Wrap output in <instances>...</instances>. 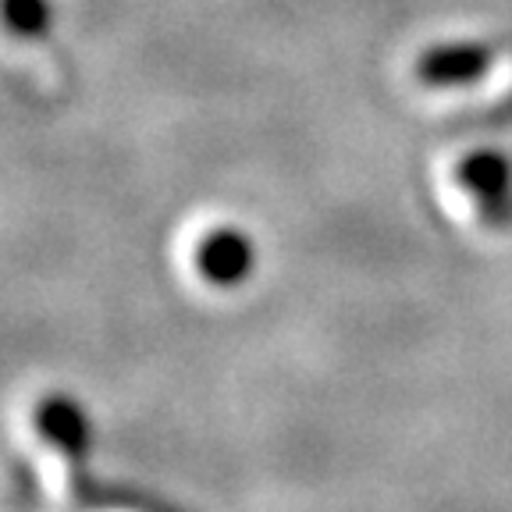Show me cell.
Here are the masks:
<instances>
[{
	"label": "cell",
	"instance_id": "obj_3",
	"mask_svg": "<svg viewBox=\"0 0 512 512\" xmlns=\"http://www.w3.org/2000/svg\"><path fill=\"white\" fill-rule=\"evenodd\" d=\"M253 264V253H249V242L242 239L232 228H217L207 239L196 246V271L203 274L214 285H232Z\"/></svg>",
	"mask_w": 512,
	"mask_h": 512
},
{
	"label": "cell",
	"instance_id": "obj_6",
	"mask_svg": "<svg viewBox=\"0 0 512 512\" xmlns=\"http://www.w3.org/2000/svg\"><path fill=\"white\" fill-rule=\"evenodd\" d=\"M107 512H128V509H107Z\"/></svg>",
	"mask_w": 512,
	"mask_h": 512
},
{
	"label": "cell",
	"instance_id": "obj_1",
	"mask_svg": "<svg viewBox=\"0 0 512 512\" xmlns=\"http://www.w3.org/2000/svg\"><path fill=\"white\" fill-rule=\"evenodd\" d=\"M15 434L25 456L36 466L43 495L54 505H68L79 488V459L86 448L82 416L64 395H32L18 406Z\"/></svg>",
	"mask_w": 512,
	"mask_h": 512
},
{
	"label": "cell",
	"instance_id": "obj_4",
	"mask_svg": "<svg viewBox=\"0 0 512 512\" xmlns=\"http://www.w3.org/2000/svg\"><path fill=\"white\" fill-rule=\"evenodd\" d=\"M459 178L480 200V207H488V214H509V164L498 153H473V157H466L463 168H459Z\"/></svg>",
	"mask_w": 512,
	"mask_h": 512
},
{
	"label": "cell",
	"instance_id": "obj_5",
	"mask_svg": "<svg viewBox=\"0 0 512 512\" xmlns=\"http://www.w3.org/2000/svg\"><path fill=\"white\" fill-rule=\"evenodd\" d=\"M0 22L15 36H43L50 25L47 0H0Z\"/></svg>",
	"mask_w": 512,
	"mask_h": 512
},
{
	"label": "cell",
	"instance_id": "obj_2",
	"mask_svg": "<svg viewBox=\"0 0 512 512\" xmlns=\"http://www.w3.org/2000/svg\"><path fill=\"white\" fill-rule=\"evenodd\" d=\"M491 68V50L484 43H441L420 54L416 79L434 89L470 86Z\"/></svg>",
	"mask_w": 512,
	"mask_h": 512
}]
</instances>
